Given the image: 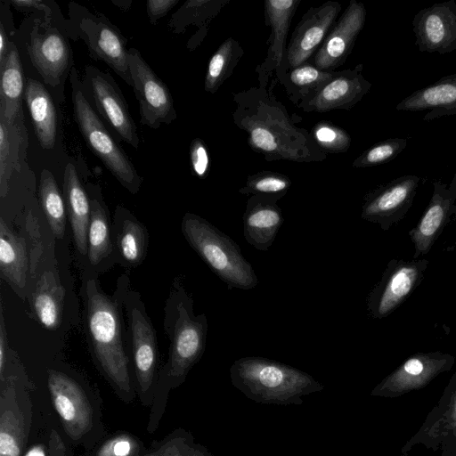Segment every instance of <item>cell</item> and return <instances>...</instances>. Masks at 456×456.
<instances>
[{"label":"cell","instance_id":"cell-1","mask_svg":"<svg viewBox=\"0 0 456 456\" xmlns=\"http://www.w3.org/2000/svg\"><path fill=\"white\" fill-rule=\"evenodd\" d=\"M233 123L243 130L252 151L267 161L322 162L327 158L305 128L301 118L290 115L273 93V86H252L232 94Z\"/></svg>","mask_w":456,"mask_h":456},{"label":"cell","instance_id":"cell-2","mask_svg":"<svg viewBox=\"0 0 456 456\" xmlns=\"http://www.w3.org/2000/svg\"><path fill=\"white\" fill-rule=\"evenodd\" d=\"M169 358L156 382L148 429L157 428L168 393L179 387L200 360L206 347L208 321L204 314L195 315L192 299L177 285L170 305Z\"/></svg>","mask_w":456,"mask_h":456},{"label":"cell","instance_id":"cell-3","mask_svg":"<svg viewBox=\"0 0 456 456\" xmlns=\"http://www.w3.org/2000/svg\"><path fill=\"white\" fill-rule=\"evenodd\" d=\"M230 379L246 397L264 404L300 405L304 396L324 388L305 371L259 356L235 360L230 367Z\"/></svg>","mask_w":456,"mask_h":456},{"label":"cell","instance_id":"cell-4","mask_svg":"<svg viewBox=\"0 0 456 456\" xmlns=\"http://www.w3.org/2000/svg\"><path fill=\"white\" fill-rule=\"evenodd\" d=\"M86 291L87 328L95 359L118 397L130 403L135 393L131 382L118 308L99 289L94 280L87 281Z\"/></svg>","mask_w":456,"mask_h":456},{"label":"cell","instance_id":"cell-5","mask_svg":"<svg viewBox=\"0 0 456 456\" xmlns=\"http://www.w3.org/2000/svg\"><path fill=\"white\" fill-rule=\"evenodd\" d=\"M181 229L190 246L228 289L249 290L257 285L256 272L239 245L215 225L200 216L186 213Z\"/></svg>","mask_w":456,"mask_h":456},{"label":"cell","instance_id":"cell-6","mask_svg":"<svg viewBox=\"0 0 456 456\" xmlns=\"http://www.w3.org/2000/svg\"><path fill=\"white\" fill-rule=\"evenodd\" d=\"M47 387L53 405L68 437L76 444L94 445L102 436L100 406L84 386L69 374L49 370Z\"/></svg>","mask_w":456,"mask_h":456},{"label":"cell","instance_id":"cell-7","mask_svg":"<svg viewBox=\"0 0 456 456\" xmlns=\"http://www.w3.org/2000/svg\"><path fill=\"white\" fill-rule=\"evenodd\" d=\"M70 83L74 116L86 143L121 185L135 194L141 188L142 178L83 94L74 68Z\"/></svg>","mask_w":456,"mask_h":456},{"label":"cell","instance_id":"cell-8","mask_svg":"<svg viewBox=\"0 0 456 456\" xmlns=\"http://www.w3.org/2000/svg\"><path fill=\"white\" fill-rule=\"evenodd\" d=\"M69 16L77 36L84 40L92 58L110 66L127 85L133 86L126 39L103 14L69 4Z\"/></svg>","mask_w":456,"mask_h":456},{"label":"cell","instance_id":"cell-9","mask_svg":"<svg viewBox=\"0 0 456 456\" xmlns=\"http://www.w3.org/2000/svg\"><path fill=\"white\" fill-rule=\"evenodd\" d=\"M428 266L426 258L390 260L367 296L369 315L383 319L394 312L422 282Z\"/></svg>","mask_w":456,"mask_h":456},{"label":"cell","instance_id":"cell-10","mask_svg":"<svg viewBox=\"0 0 456 456\" xmlns=\"http://www.w3.org/2000/svg\"><path fill=\"white\" fill-rule=\"evenodd\" d=\"M0 380V456H21L33 422L30 395L17 376Z\"/></svg>","mask_w":456,"mask_h":456},{"label":"cell","instance_id":"cell-11","mask_svg":"<svg viewBox=\"0 0 456 456\" xmlns=\"http://www.w3.org/2000/svg\"><path fill=\"white\" fill-rule=\"evenodd\" d=\"M128 63L141 124L157 129L175 121L177 113L169 88L134 47L128 49Z\"/></svg>","mask_w":456,"mask_h":456},{"label":"cell","instance_id":"cell-12","mask_svg":"<svg viewBox=\"0 0 456 456\" xmlns=\"http://www.w3.org/2000/svg\"><path fill=\"white\" fill-rule=\"evenodd\" d=\"M419 444L440 452L439 456H456V372L419 430L401 448L402 456Z\"/></svg>","mask_w":456,"mask_h":456},{"label":"cell","instance_id":"cell-13","mask_svg":"<svg viewBox=\"0 0 456 456\" xmlns=\"http://www.w3.org/2000/svg\"><path fill=\"white\" fill-rule=\"evenodd\" d=\"M455 362L453 355L440 351L416 353L386 376L370 395L396 398L427 387L438 375L449 371Z\"/></svg>","mask_w":456,"mask_h":456},{"label":"cell","instance_id":"cell-14","mask_svg":"<svg viewBox=\"0 0 456 456\" xmlns=\"http://www.w3.org/2000/svg\"><path fill=\"white\" fill-rule=\"evenodd\" d=\"M341 8L338 2L327 1L305 12L291 34L285 62L275 73L276 77L307 62L316 53L336 23Z\"/></svg>","mask_w":456,"mask_h":456},{"label":"cell","instance_id":"cell-15","mask_svg":"<svg viewBox=\"0 0 456 456\" xmlns=\"http://www.w3.org/2000/svg\"><path fill=\"white\" fill-rule=\"evenodd\" d=\"M420 181L417 175H406L370 191L363 198L362 219L389 230L412 206Z\"/></svg>","mask_w":456,"mask_h":456},{"label":"cell","instance_id":"cell-16","mask_svg":"<svg viewBox=\"0 0 456 456\" xmlns=\"http://www.w3.org/2000/svg\"><path fill=\"white\" fill-rule=\"evenodd\" d=\"M86 77L98 112L124 142L138 149L140 138L136 125L111 76L94 66H88Z\"/></svg>","mask_w":456,"mask_h":456},{"label":"cell","instance_id":"cell-17","mask_svg":"<svg viewBox=\"0 0 456 456\" xmlns=\"http://www.w3.org/2000/svg\"><path fill=\"white\" fill-rule=\"evenodd\" d=\"M362 69L363 65L357 64L354 69L336 71L330 81L305 98L297 108L306 113L353 109L371 87Z\"/></svg>","mask_w":456,"mask_h":456},{"label":"cell","instance_id":"cell-18","mask_svg":"<svg viewBox=\"0 0 456 456\" xmlns=\"http://www.w3.org/2000/svg\"><path fill=\"white\" fill-rule=\"evenodd\" d=\"M129 318L136 390L142 403L151 406L158 359L155 331L144 311L134 304L129 307Z\"/></svg>","mask_w":456,"mask_h":456},{"label":"cell","instance_id":"cell-19","mask_svg":"<svg viewBox=\"0 0 456 456\" xmlns=\"http://www.w3.org/2000/svg\"><path fill=\"white\" fill-rule=\"evenodd\" d=\"M366 14V8L362 3L350 0L345 12L337 20L314 54L312 64L324 71H335L343 65L364 27Z\"/></svg>","mask_w":456,"mask_h":456},{"label":"cell","instance_id":"cell-20","mask_svg":"<svg viewBox=\"0 0 456 456\" xmlns=\"http://www.w3.org/2000/svg\"><path fill=\"white\" fill-rule=\"evenodd\" d=\"M415 44L422 53L445 54L456 49V1L436 3L412 20Z\"/></svg>","mask_w":456,"mask_h":456},{"label":"cell","instance_id":"cell-21","mask_svg":"<svg viewBox=\"0 0 456 456\" xmlns=\"http://www.w3.org/2000/svg\"><path fill=\"white\" fill-rule=\"evenodd\" d=\"M36 24L30 32L27 51L45 83L59 86L70 65V49L57 28Z\"/></svg>","mask_w":456,"mask_h":456},{"label":"cell","instance_id":"cell-22","mask_svg":"<svg viewBox=\"0 0 456 456\" xmlns=\"http://www.w3.org/2000/svg\"><path fill=\"white\" fill-rule=\"evenodd\" d=\"M456 200V175L448 185L434 183L432 197L417 224L409 232L414 247L413 259L428 254L452 216Z\"/></svg>","mask_w":456,"mask_h":456},{"label":"cell","instance_id":"cell-23","mask_svg":"<svg viewBox=\"0 0 456 456\" xmlns=\"http://www.w3.org/2000/svg\"><path fill=\"white\" fill-rule=\"evenodd\" d=\"M301 0H266L264 2L265 25L271 28L265 61L256 68L261 86L267 87L269 77L286 59V42L294 14Z\"/></svg>","mask_w":456,"mask_h":456},{"label":"cell","instance_id":"cell-24","mask_svg":"<svg viewBox=\"0 0 456 456\" xmlns=\"http://www.w3.org/2000/svg\"><path fill=\"white\" fill-rule=\"evenodd\" d=\"M245 240L260 251H267L275 240L284 217L273 199L252 195L242 216Z\"/></svg>","mask_w":456,"mask_h":456},{"label":"cell","instance_id":"cell-25","mask_svg":"<svg viewBox=\"0 0 456 456\" xmlns=\"http://www.w3.org/2000/svg\"><path fill=\"white\" fill-rule=\"evenodd\" d=\"M395 108L402 111L428 110L424 121L456 115V73L414 91Z\"/></svg>","mask_w":456,"mask_h":456},{"label":"cell","instance_id":"cell-26","mask_svg":"<svg viewBox=\"0 0 456 456\" xmlns=\"http://www.w3.org/2000/svg\"><path fill=\"white\" fill-rule=\"evenodd\" d=\"M0 116L10 127L23 126L21 100L25 92L22 64L18 50L10 43L7 54L0 65Z\"/></svg>","mask_w":456,"mask_h":456},{"label":"cell","instance_id":"cell-27","mask_svg":"<svg viewBox=\"0 0 456 456\" xmlns=\"http://www.w3.org/2000/svg\"><path fill=\"white\" fill-rule=\"evenodd\" d=\"M24 99L39 145L45 150H52L56 142L57 118L50 93L41 82L28 78L25 85Z\"/></svg>","mask_w":456,"mask_h":456},{"label":"cell","instance_id":"cell-28","mask_svg":"<svg viewBox=\"0 0 456 456\" xmlns=\"http://www.w3.org/2000/svg\"><path fill=\"white\" fill-rule=\"evenodd\" d=\"M63 194L77 248L86 255L91 205L72 163H68L64 170Z\"/></svg>","mask_w":456,"mask_h":456},{"label":"cell","instance_id":"cell-29","mask_svg":"<svg viewBox=\"0 0 456 456\" xmlns=\"http://www.w3.org/2000/svg\"><path fill=\"white\" fill-rule=\"evenodd\" d=\"M28 271L25 241L14 234L4 221L0 222V272L2 277L18 289H23Z\"/></svg>","mask_w":456,"mask_h":456},{"label":"cell","instance_id":"cell-30","mask_svg":"<svg viewBox=\"0 0 456 456\" xmlns=\"http://www.w3.org/2000/svg\"><path fill=\"white\" fill-rule=\"evenodd\" d=\"M335 74L336 71H324L305 62L287 69L277 77L276 81L279 80L284 86L289 100L297 107L305 98L330 81Z\"/></svg>","mask_w":456,"mask_h":456},{"label":"cell","instance_id":"cell-31","mask_svg":"<svg viewBox=\"0 0 456 456\" xmlns=\"http://www.w3.org/2000/svg\"><path fill=\"white\" fill-rule=\"evenodd\" d=\"M243 54L244 50L236 39L226 38L209 59L204 80L205 91L216 93L232 76Z\"/></svg>","mask_w":456,"mask_h":456},{"label":"cell","instance_id":"cell-32","mask_svg":"<svg viewBox=\"0 0 456 456\" xmlns=\"http://www.w3.org/2000/svg\"><path fill=\"white\" fill-rule=\"evenodd\" d=\"M229 0H191L186 1L174 13L168 23L170 30L180 34L189 25L200 28V37L203 39L207 34L208 24L218 15L220 11Z\"/></svg>","mask_w":456,"mask_h":456},{"label":"cell","instance_id":"cell-33","mask_svg":"<svg viewBox=\"0 0 456 456\" xmlns=\"http://www.w3.org/2000/svg\"><path fill=\"white\" fill-rule=\"evenodd\" d=\"M62 293L53 275L45 273L33 297V306L41 324L56 329L61 322Z\"/></svg>","mask_w":456,"mask_h":456},{"label":"cell","instance_id":"cell-34","mask_svg":"<svg viewBox=\"0 0 456 456\" xmlns=\"http://www.w3.org/2000/svg\"><path fill=\"white\" fill-rule=\"evenodd\" d=\"M39 197L53 234L61 238L66 226L65 204L54 176L47 169H43L40 175Z\"/></svg>","mask_w":456,"mask_h":456},{"label":"cell","instance_id":"cell-35","mask_svg":"<svg viewBox=\"0 0 456 456\" xmlns=\"http://www.w3.org/2000/svg\"><path fill=\"white\" fill-rule=\"evenodd\" d=\"M91 216L87 234L88 258L93 265L99 264L111 250L108 216L102 201L90 200Z\"/></svg>","mask_w":456,"mask_h":456},{"label":"cell","instance_id":"cell-36","mask_svg":"<svg viewBox=\"0 0 456 456\" xmlns=\"http://www.w3.org/2000/svg\"><path fill=\"white\" fill-rule=\"evenodd\" d=\"M142 456H213L204 445L197 443L193 436L178 428L165 438L155 442Z\"/></svg>","mask_w":456,"mask_h":456},{"label":"cell","instance_id":"cell-37","mask_svg":"<svg viewBox=\"0 0 456 456\" xmlns=\"http://www.w3.org/2000/svg\"><path fill=\"white\" fill-rule=\"evenodd\" d=\"M122 219L117 235V245L125 260L132 265L140 264L145 256L147 233L145 228L132 216Z\"/></svg>","mask_w":456,"mask_h":456},{"label":"cell","instance_id":"cell-38","mask_svg":"<svg viewBox=\"0 0 456 456\" xmlns=\"http://www.w3.org/2000/svg\"><path fill=\"white\" fill-rule=\"evenodd\" d=\"M21 127H10L0 116V185L1 196L4 197L13 168H18V153L22 142ZM19 169V168H18Z\"/></svg>","mask_w":456,"mask_h":456},{"label":"cell","instance_id":"cell-39","mask_svg":"<svg viewBox=\"0 0 456 456\" xmlns=\"http://www.w3.org/2000/svg\"><path fill=\"white\" fill-rule=\"evenodd\" d=\"M291 184L292 182L289 176L281 173L264 170L248 175L239 192L243 195L268 197L278 201L287 194Z\"/></svg>","mask_w":456,"mask_h":456},{"label":"cell","instance_id":"cell-40","mask_svg":"<svg viewBox=\"0 0 456 456\" xmlns=\"http://www.w3.org/2000/svg\"><path fill=\"white\" fill-rule=\"evenodd\" d=\"M318 147L327 153H343L349 150L350 134L343 128L327 120L315 124L310 132Z\"/></svg>","mask_w":456,"mask_h":456},{"label":"cell","instance_id":"cell-41","mask_svg":"<svg viewBox=\"0 0 456 456\" xmlns=\"http://www.w3.org/2000/svg\"><path fill=\"white\" fill-rule=\"evenodd\" d=\"M404 138H389L365 150L352 163L354 167H370L387 163L399 155L407 146Z\"/></svg>","mask_w":456,"mask_h":456},{"label":"cell","instance_id":"cell-42","mask_svg":"<svg viewBox=\"0 0 456 456\" xmlns=\"http://www.w3.org/2000/svg\"><path fill=\"white\" fill-rule=\"evenodd\" d=\"M146 449L136 437L121 433L114 435L103 442L93 456H142Z\"/></svg>","mask_w":456,"mask_h":456},{"label":"cell","instance_id":"cell-43","mask_svg":"<svg viewBox=\"0 0 456 456\" xmlns=\"http://www.w3.org/2000/svg\"><path fill=\"white\" fill-rule=\"evenodd\" d=\"M190 160L192 172L200 179L206 178L210 167V158L203 140L196 138L190 145Z\"/></svg>","mask_w":456,"mask_h":456},{"label":"cell","instance_id":"cell-44","mask_svg":"<svg viewBox=\"0 0 456 456\" xmlns=\"http://www.w3.org/2000/svg\"><path fill=\"white\" fill-rule=\"evenodd\" d=\"M178 3L179 0H148L146 2V12L150 22L155 25L159 19L167 15Z\"/></svg>","mask_w":456,"mask_h":456},{"label":"cell","instance_id":"cell-45","mask_svg":"<svg viewBox=\"0 0 456 456\" xmlns=\"http://www.w3.org/2000/svg\"><path fill=\"white\" fill-rule=\"evenodd\" d=\"M7 335L5 332L3 307L1 306V322H0V379L4 377L6 353H7Z\"/></svg>","mask_w":456,"mask_h":456},{"label":"cell","instance_id":"cell-46","mask_svg":"<svg viewBox=\"0 0 456 456\" xmlns=\"http://www.w3.org/2000/svg\"><path fill=\"white\" fill-rule=\"evenodd\" d=\"M15 8L20 10H40L44 11L46 15H51L50 7H47L45 2L40 0H13L10 2Z\"/></svg>","mask_w":456,"mask_h":456},{"label":"cell","instance_id":"cell-47","mask_svg":"<svg viewBox=\"0 0 456 456\" xmlns=\"http://www.w3.org/2000/svg\"><path fill=\"white\" fill-rule=\"evenodd\" d=\"M50 456H67L64 444L54 429H53L49 439Z\"/></svg>","mask_w":456,"mask_h":456},{"label":"cell","instance_id":"cell-48","mask_svg":"<svg viewBox=\"0 0 456 456\" xmlns=\"http://www.w3.org/2000/svg\"><path fill=\"white\" fill-rule=\"evenodd\" d=\"M7 34L4 30V25H0V65L3 63L10 45Z\"/></svg>","mask_w":456,"mask_h":456},{"label":"cell","instance_id":"cell-49","mask_svg":"<svg viewBox=\"0 0 456 456\" xmlns=\"http://www.w3.org/2000/svg\"><path fill=\"white\" fill-rule=\"evenodd\" d=\"M23 456H46L44 444H37L27 450Z\"/></svg>","mask_w":456,"mask_h":456},{"label":"cell","instance_id":"cell-50","mask_svg":"<svg viewBox=\"0 0 456 456\" xmlns=\"http://www.w3.org/2000/svg\"><path fill=\"white\" fill-rule=\"evenodd\" d=\"M111 2H112V4L117 5L118 8H120L124 12L127 11L130 8L131 4H132L131 0H118V1L115 0V1H111Z\"/></svg>","mask_w":456,"mask_h":456}]
</instances>
